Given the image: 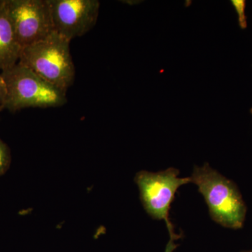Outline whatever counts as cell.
<instances>
[{
    "label": "cell",
    "instance_id": "6da1fadb",
    "mask_svg": "<svg viewBox=\"0 0 252 252\" xmlns=\"http://www.w3.org/2000/svg\"><path fill=\"white\" fill-rule=\"evenodd\" d=\"M191 183L198 186L214 221L225 228H243L247 207L238 187L212 169L207 162L202 167H194L190 177Z\"/></svg>",
    "mask_w": 252,
    "mask_h": 252
},
{
    "label": "cell",
    "instance_id": "9c48e42d",
    "mask_svg": "<svg viewBox=\"0 0 252 252\" xmlns=\"http://www.w3.org/2000/svg\"><path fill=\"white\" fill-rule=\"evenodd\" d=\"M230 2L238 14L239 26L242 29H245L248 27V21L245 15L246 1L245 0H233Z\"/></svg>",
    "mask_w": 252,
    "mask_h": 252
},
{
    "label": "cell",
    "instance_id": "8fae6325",
    "mask_svg": "<svg viewBox=\"0 0 252 252\" xmlns=\"http://www.w3.org/2000/svg\"><path fill=\"white\" fill-rule=\"evenodd\" d=\"M252 252V250H251V251H245V252Z\"/></svg>",
    "mask_w": 252,
    "mask_h": 252
},
{
    "label": "cell",
    "instance_id": "277c9868",
    "mask_svg": "<svg viewBox=\"0 0 252 252\" xmlns=\"http://www.w3.org/2000/svg\"><path fill=\"white\" fill-rule=\"evenodd\" d=\"M180 170L174 167L158 172L142 170L135 176V182L140 190L141 202L144 210L154 220H164L166 223L170 240L165 252H173L177 248L175 240L181 238L169 220V212L175 200L176 192L182 186L191 183L190 177H178Z\"/></svg>",
    "mask_w": 252,
    "mask_h": 252
},
{
    "label": "cell",
    "instance_id": "30bf717a",
    "mask_svg": "<svg viewBox=\"0 0 252 252\" xmlns=\"http://www.w3.org/2000/svg\"><path fill=\"white\" fill-rule=\"evenodd\" d=\"M6 86L4 79L0 74V112L2 110L4 105L5 97H6Z\"/></svg>",
    "mask_w": 252,
    "mask_h": 252
},
{
    "label": "cell",
    "instance_id": "3957f363",
    "mask_svg": "<svg viewBox=\"0 0 252 252\" xmlns=\"http://www.w3.org/2000/svg\"><path fill=\"white\" fill-rule=\"evenodd\" d=\"M6 86L3 109L16 112L28 107H59L67 103V94L31 69L17 63L1 72Z\"/></svg>",
    "mask_w": 252,
    "mask_h": 252
},
{
    "label": "cell",
    "instance_id": "5b68a950",
    "mask_svg": "<svg viewBox=\"0 0 252 252\" xmlns=\"http://www.w3.org/2000/svg\"><path fill=\"white\" fill-rule=\"evenodd\" d=\"M6 5L22 49L54 32L48 0H6Z\"/></svg>",
    "mask_w": 252,
    "mask_h": 252
},
{
    "label": "cell",
    "instance_id": "7c38bea8",
    "mask_svg": "<svg viewBox=\"0 0 252 252\" xmlns=\"http://www.w3.org/2000/svg\"><path fill=\"white\" fill-rule=\"evenodd\" d=\"M250 112H251L252 114V108L251 109V110H250Z\"/></svg>",
    "mask_w": 252,
    "mask_h": 252
},
{
    "label": "cell",
    "instance_id": "ba28073f",
    "mask_svg": "<svg viewBox=\"0 0 252 252\" xmlns=\"http://www.w3.org/2000/svg\"><path fill=\"white\" fill-rule=\"evenodd\" d=\"M11 163V153L8 146L0 139V175L9 169Z\"/></svg>",
    "mask_w": 252,
    "mask_h": 252
},
{
    "label": "cell",
    "instance_id": "7a4b0ae2",
    "mask_svg": "<svg viewBox=\"0 0 252 252\" xmlns=\"http://www.w3.org/2000/svg\"><path fill=\"white\" fill-rule=\"evenodd\" d=\"M70 41L56 33L23 48L19 64L67 94L75 78Z\"/></svg>",
    "mask_w": 252,
    "mask_h": 252
},
{
    "label": "cell",
    "instance_id": "8992f818",
    "mask_svg": "<svg viewBox=\"0 0 252 252\" xmlns=\"http://www.w3.org/2000/svg\"><path fill=\"white\" fill-rule=\"evenodd\" d=\"M54 32L68 40L84 35L95 26L97 0H48Z\"/></svg>",
    "mask_w": 252,
    "mask_h": 252
},
{
    "label": "cell",
    "instance_id": "52a82bcc",
    "mask_svg": "<svg viewBox=\"0 0 252 252\" xmlns=\"http://www.w3.org/2000/svg\"><path fill=\"white\" fill-rule=\"evenodd\" d=\"M21 51L8 14L6 0H0V69L5 70L17 64Z\"/></svg>",
    "mask_w": 252,
    "mask_h": 252
}]
</instances>
